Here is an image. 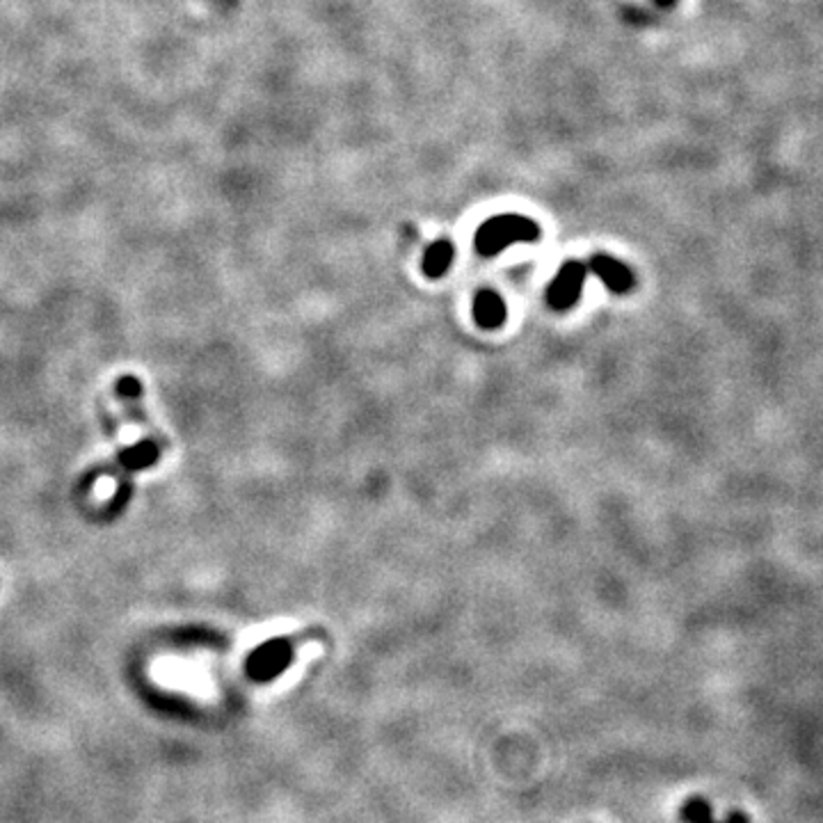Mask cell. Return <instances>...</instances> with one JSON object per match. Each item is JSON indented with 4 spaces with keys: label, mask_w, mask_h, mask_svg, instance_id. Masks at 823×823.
I'll return each instance as SVG.
<instances>
[{
    "label": "cell",
    "mask_w": 823,
    "mask_h": 823,
    "mask_svg": "<svg viewBox=\"0 0 823 823\" xmlns=\"http://www.w3.org/2000/svg\"><path fill=\"white\" fill-rule=\"evenodd\" d=\"M540 238V227L527 216L503 213L486 220L473 236V246L483 257H494L501 250L518 243H535Z\"/></svg>",
    "instance_id": "cell-1"
},
{
    "label": "cell",
    "mask_w": 823,
    "mask_h": 823,
    "mask_svg": "<svg viewBox=\"0 0 823 823\" xmlns=\"http://www.w3.org/2000/svg\"><path fill=\"white\" fill-rule=\"evenodd\" d=\"M583 282H586V265L581 261L563 263L554 282L546 289V302L559 309V312H565V309L574 306V302L579 300Z\"/></svg>",
    "instance_id": "cell-2"
},
{
    "label": "cell",
    "mask_w": 823,
    "mask_h": 823,
    "mask_svg": "<svg viewBox=\"0 0 823 823\" xmlns=\"http://www.w3.org/2000/svg\"><path fill=\"white\" fill-rule=\"evenodd\" d=\"M289 664H291V645L280 638V640L265 643L259 652H254V657L250 661V670L259 679H272L274 675H280Z\"/></svg>",
    "instance_id": "cell-3"
},
{
    "label": "cell",
    "mask_w": 823,
    "mask_h": 823,
    "mask_svg": "<svg viewBox=\"0 0 823 823\" xmlns=\"http://www.w3.org/2000/svg\"><path fill=\"white\" fill-rule=\"evenodd\" d=\"M591 270L613 293H627L634 287V272L629 270V265L608 254H595L591 259Z\"/></svg>",
    "instance_id": "cell-4"
},
{
    "label": "cell",
    "mask_w": 823,
    "mask_h": 823,
    "mask_svg": "<svg viewBox=\"0 0 823 823\" xmlns=\"http://www.w3.org/2000/svg\"><path fill=\"white\" fill-rule=\"evenodd\" d=\"M473 319L480 327L497 330L506 323V302L499 293L486 289L473 298Z\"/></svg>",
    "instance_id": "cell-5"
},
{
    "label": "cell",
    "mask_w": 823,
    "mask_h": 823,
    "mask_svg": "<svg viewBox=\"0 0 823 823\" xmlns=\"http://www.w3.org/2000/svg\"><path fill=\"white\" fill-rule=\"evenodd\" d=\"M454 257L456 252H454L451 240H437V243H433L424 254V272L433 280L441 278V274L454 263Z\"/></svg>",
    "instance_id": "cell-6"
},
{
    "label": "cell",
    "mask_w": 823,
    "mask_h": 823,
    "mask_svg": "<svg viewBox=\"0 0 823 823\" xmlns=\"http://www.w3.org/2000/svg\"><path fill=\"white\" fill-rule=\"evenodd\" d=\"M681 819H684V821H689V823H750L748 816L741 814V812L730 814L726 821H716V819L711 816V808H709V803H707L705 799H700V796L689 799V801L684 803V808H681Z\"/></svg>",
    "instance_id": "cell-7"
},
{
    "label": "cell",
    "mask_w": 823,
    "mask_h": 823,
    "mask_svg": "<svg viewBox=\"0 0 823 823\" xmlns=\"http://www.w3.org/2000/svg\"><path fill=\"white\" fill-rule=\"evenodd\" d=\"M655 3H657L659 8H673V6L677 3V0H655Z\"/></svg>",
    "instance_id": "cell-8"
}]
</instances>
